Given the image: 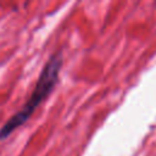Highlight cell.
<instances>
[{
    "label": "cell",
    "mask_w": 156,
    "mask_h": 156,
    "mask_svg": "<svg viewBox=\"0 0 156 156\" xmlns=\"http://www.w3.org/2000/svg\"><path fill=\"white\" fill-rule=\"evenodd\" d=\"M63 63L62 52L57 51L50 58L46 61L45 66L43 67L39 78L35 83V87L27 100V102L23 105V107L17 111L0 129V140L6 139L10 136L11 133H13L18 127L24 124L29 117L33 115V112L37 110V107L46 99V96L52 91L54 87L56 85L58 80V74L61 71Z\"/></svg>",
    "instance_id": "cell-1"
}]
</instances>
